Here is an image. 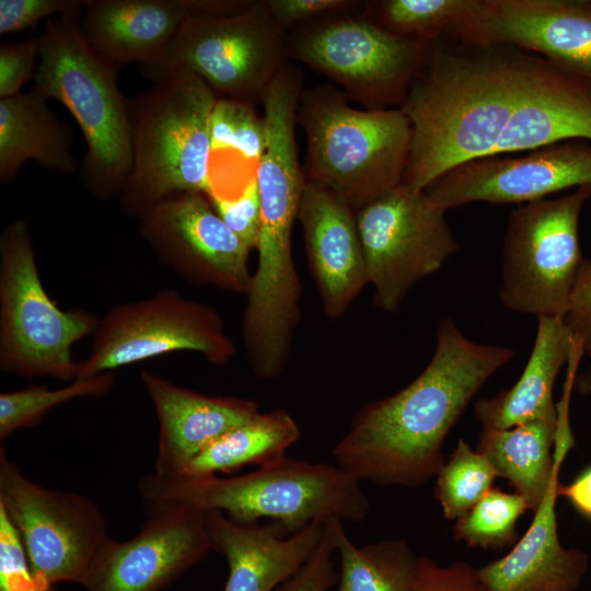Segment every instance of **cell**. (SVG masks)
Segmentation results:
<instances>
[{"label": "cell", "mask_w": 591, "mask_h": 591, "mask_svg": "<svg viewBox=\"0 0 591 591\" xmlns=\"http://www.w3.org/2000/svg\"><path fill=\"white\" fill-rule=\"evenodd\" d=\"M436 338L424 371L395 394L361 406L334 447L335 464L357 480L417 487L436 477L447 436L514 356L509 347L470 339L449 318Z\"/></svg>", "instance_id": "6da1fadb"}, {"label": "cell", "mask_w": 591, "mask_h": 591, "mask_svg": "<svg viewBox=\"0 0 591 591\" xmlns=\"http://www.w3.org/2000/svg\"><path fill=\"white\" fill-rule=\"evenodd\" d=\"M526 58L511 46L433 43L399 107L413 130L406 186L424 190L453 166L493 154L517 104Z\"/></svg>", "instance_id": "7a4b0ae2"}, {"label": "cell", "mask_w": 591, "mask_h": 591, "mask_svg": "<svg viewBox=\"0 0 591 591\" xmlns=\"http://www.w3.org/2000/svg\"><path fill=\"white\" fill-rule=\"evenodd\" d=\"M360 482L336 464L282 457L230 477L211 475L143 476L137 485L146 511L185 508L220 511L240 524L268 519L288 534L332 519L359 522L369 500Z\"/></svg>", "instance_id": "3957f363"}, {"label": "cell", "mask_w": 591, "mask_h": 591, "mask_svg": "<svg viewBox=\"0 0 591 591\" xmlns=\"http://www.w3.org/2000/svg\"><path fill=\"white\" fill-rule=\"evenodd\" d=\"M348 101L332 83L303 89L296 121L306 140L305 181L358 211L403 183L413 130L401 108L359 109Z\"/></svg>", "instance_id": "277c9868"}, {"label": "cell", "mask_w": 591, "mask_h": 591, "mask_svg": "<svg viewBox=\"0 0 591 591\" xmlns=\"http://www.w3.org/2000/svg\"><path fill=\"white\" fill-rule=\"evenodd\" d=\"M33 90L62 103L86 143L81 169L85 189L101 200L118 198L131 171L128 100L117 67L86 40L78 16H55L44 25Z\"/></svg>", "instance_id": "5b68a950"}, {"label": "cell", "mask_w": 591, "mask_h": 591, "mask_svg": "<svg viewBox=\"0 0 591 591\" xmlns=\"http://www.w3.org/2000/svg\"><path fill=\"white\" fill-rule=\"evenodd\" d=\"M218 96L199 77L182 72L128 100L131 171L118 197L140 218L161 201L210 190L209 121Z\"/></svg>", "instance_id": "8992f818"}, {"label": "cell", "mask_w": 591, "mask_h": 591, "mask_svg": "<svg viewBox=\"0 0 591 591\" xmlns=\"http://www.w3.org/2000/svg\"><path fill=\"white\" fill-rule=\"evenodd\" d=\"M100 317L90 310H61L46 292L27 223L16 219L0 234V369L24 378L72 382L71 348L93 335Z\"/></svg>", "instance_id": "52a82bcc"}, {"label": "cell", "mask_w": 591, "mask_h": 591, "mask_svg": "<svg viewBox=\"0 0 591 591\" xmlns=\"http://www.w3.org/2000/svg\"><path fill=\"white\" fill-rule=\"evenodd\" d=\"M287 35L266 0H253L228 14H190L163 55L141 66V72L153 82L190 72L218 97L263 104L271 81L288 62Z\"/></svg>", "instance_id": "ba28073f"}, {"label": "cell", "mask_w": 591, "mask_h": 591, "mask_svg": "<svg viewBox=\"0 0 591 591\" xmlns=\"http://www.w3.org/2000/svg\"><path fill=\"white\" fill-rule=\"evenodd\" d=\"M432 45L395 35L362 10L292 28L287 58L327 77L364 109H390L406 100Z\"/></svg>", "instance_id": "9c48e42d"}, {"label": "cell", "mask_w": 591, "mask_h": 591, "mask_svg": "<svg viewBox=\"0 0 591 591\" xmlns=\"http://www.w3.org/2000/svg\"><path fill=\"white\" fill-rule=\"evenodd\" d=\"M591 186L570 194L518 205L508 216L498 291L509 310L564 318L584 260L579 219Z\"/></svg>", "instance_id": "30bf717a"}, {"label": "cell", "mask_w": 591, "mask_h": 591, "mask_svg": "<svg viewBox=\"0 0 591 591\" xmlns=\"http://www.w3.org/2000/svg\"><path fill=\"white\" fill-rule=\"evenodd\" d=\"M175 351L200 355L213 366L236 352L219 312L174 289L113 305L92 335L90 351L78 361L76 380L89 379Z\"/></svg>", "instance_id": "8fae6325"}, {"label": "cell", "mask_w": 591, "mask_h": 591, "mask_svg": "<svg viewBox=\"0 0 591 591\" xmlns=\"http://www.w3.org/2000/svg\"><path fill=\"white\" fill-rule=\"evenodd\" d=\"M424 190L404 183L356 211L373 303L394 313L410 289L459 250L445 218Z\"/></svg>", "instance_id": "7c38bea8"}, {"label": "cell", "mask_w": 591, "mask_h": 591, "mask_svg": "<svg viewBox=\"0 0 591 591\" xmlns=\"http://www.w3.org/2000/svg\"><path fill=\"white\" fill-rule=\"evenodd\" d=\"M0 509L18 531L34 575L54 586L81 583L109 536L90 498L28 479L0 450Z\"/></svg>", "instance_id": "4fadbf2b"}, {"label": "cell", "mask_w": 591, "mask_h": 591, "mask_svg": "<svg viewBox=\"0 0 591 591\" xmlns=\"http://www.w3.org/2000/svg\"><path fill=\"white\" fill-rule=\"evenodd\" d=\"M139 233L157 258L187 281L248 292L250 248L212 208L204 193L167 198L139 218Z\"/></svg>", "instance_id": "5bb4252c"}, {"label": "cell", "mask_w": 591, "mask_h": 591, "mask_svg": "<svg viewBox=\"0 0 591 591\" xmlns=\"http://www.w3.org/2000/svg\"><path fill=\"white\" fill-rule=\"evenodd\" d=\"M581 186H591V144L568 140L521 157L490 154L448 170L425 189L448 211L466 204H526Z\"/></svg>", "instance_id": "9a60e30c"}, {"label": "cell", "mask_w": 591, "mask_h": 591, "mask_svg": "<svg viewBox=\"0 0 591 591\" xmlns=\"http://www.w3.org/2000/svg\"><path fill=\"white\" fill-rule=\"evenodd\" d=\"M451 36L530 51L591 82L590 0H478Z\"/></svg>", "instance_id": "2e32d148"}, {"label": "cell", "mask_w": 591, "mask_h": 591, "mask_svg": "<svg viewBox=\"0 0 591 591\" xmlns=\"http://www.w3.org/2000/svg\"><path fill=\"white\" fill-rule=\"evenodd\" d=\"M147 514L134 537L104 541L80 584L88 591H158L212 549L205 512L169 508Z\"/></svg>", "instance_id": "e0dca14e"}, {"label": "cell", "mask_w": 591, "mask_h": 591, "mask_svg": "<svg viewBox=\"0 0 591 591\" xmlns=\"http://www.w3.org/2000/svg\"><path fill=\"white\" fill-rule=\"evenodd\" d=\"M297 220L325 314L339 317L369 285L356 211L332 190L305 182Z\"/></svg>", "instance_id": "ac0fdd59"}, {"label": "cell", "mask_w": 591, "mask_h": 591, "mask_svg": "<svg viewBox=\"0 0 591 591\" xmlns=\"http://www.w3.org/2000/svg\"><path fill=\"white\" fill-rule=\"evenodd\" d=\"M591 140V82L528 54L519 97L493 154Z\"/></svg>", "instance_id": "d6986e66"}, {"label": "cell", "mask_w": 591, "mask_h": 591, "mask_svg": "<svg viewBox=\"0 0 591 591\" xmlns=\"http://www.w3.org/2000/svg\"><path fill=\"white\" fill-rule=\"evenodd\" d=\"M140 379L159 422L154 474L160 476L179 475L201 451L259 412L255 401L205 395L147 369Z\"/></svg>", "instance_id": "ffe728a7"}, {"label": "cell", "mask_w": 591, "mask_h": 591, "mask_svg": "<svg viewBox=\"0 0 591 591\" xmlns=\"http://www.w3.org/2000/svg\"><path fill=\"white\" fill-rule=\"evenodd\" d=\"M212 549L228 563L224 591H273L291 578L320 544L326 523L288 534L278 524H240L220 511H206Z\"/></svg>", "instance_id": "44dd1931"}, {"label": "cell", "mask_w": 591, "mask_h": 591, "mask_svg": "<svg viewBox=\"0 0 591 591\" xmlns=\"http://www.w3.org/2000/svg\"><path fill=\"white\" fill-rule=\"evenodd\" d=\"M204 0H84L80 22L89 44L115 67L155 62Z\"/></svg>", "instance_id": "7402d4cb"}, {"label": "cell", "mask_w": 591, "mask_h": 591, "mask_svg": "<svg viewBox=\"0 0 591 591\" xmlns=\"http://www.w3.org/2000/svg\"><path fill=\"white\" fill-rule=\"evenodd\" d=\"M559 482L552 486L524 535L505 556L476 568L490 591H577L588 568V555L561 545L556 520Z\"/></svg>", "instance_id": "603a6c76"}, {"label": "cell", "mask_w": 591, "mask_h": 591, "mask_svg": "<svg viewBox=\"0 0 591 591\" xmlns=\"http://www.w3.org/2000/svg\"><path fill=\"white\" fill-rule=\"evenodd\" d=\"M572 346L564 318L538 317L533 348L520 378L510 389L475 403L482 429H505L557 415L553 389Z\"/></svg>", "instance_id": "cb8c5ba5"}, {"label": "cell", "mask_w": 591, "mask_h": 591, "mask_svg": "<svg viewBox=\"0 0 591 591\" xmlns=\"http://www.w3.org/2000/svg\"><path fill=\"white\" fill-rule=\"evenodd\" d=\"M72 132L48 108L46 99L33 89L0 99V182H11L27 160L40 166L72 174Z\"/></svg>", "instance_id": "d4e9b609"}, {"label": "cell", "mask_w": 591, "mask_h": 591, "mask_svg": "<svg viewBox=\"0 0 591 591\" xmlns=\"http://www.w3.org/2000/svg\"><path fill=\"white\" fill-rule=\"evenodd\" d=\"M557 415L505 429H482L476 450L536 511L553 485L559 467L554 462Z\"/></svg>", "instance_id": "484cf974"}, {"label": "cell", "mask_w": 591, "mask_h": 591, "mask_svg": "<svg viewBox=\"0 0 591 591\" xmlns=\"http://www.w3.org/2000/svg\"><path fill=\"white\" fill-rule=\"evenodd\" d=\"M299 438V425L288 410L258 412L196 455L179 475H211L246 465L263 466L285 457Z\"/></svg>", "instance_id": "4316f807"}, {"label": "cell", "mask_w": 591, "mask_h": 591, "mask_svg": "<svg viewBox=\"0 0 591 591\" xmlns=\"http://www.w3.org/2000/svg\"><path fill=\"white\" fill-rule=\"evenodd\" d=\"M340 571L333 591H415L419 557L402 538L359 547L343 521L329 520Z\"/></svg>", "instance_id": "83f0119b"}, {"label": "cell", "mask_w": 591, "mask_h": 591, "mask_svg": "<svg viewBox=\"0 0 591 591\" xmlns=\"http://www.w3.org/2000/svg\"><path fill=\"white\" fill-rule=\"evenodd\" d=\"M478 0H382L367 2L363 12L389 32L434 43L475 10Z\"/></svg>", "instance_id": "f1b7e54d"}, {"label": "cell", "mask_w": 591, "mask_h": 591, "mask_svg": "<svg viewBox=\"0 0 591 591\" xmlns=\"http://www.w3.org/2000/svg\"><path fill=\"white\" fill-rule=\"evenodd\" d=\"M115 373L106 372L84 380H74L63 387L28 385L0 394V440L22 428L37 425L51 409L80 397H99L111 391Z\"/></svg>", "instance_id": "f546056e"}, {"label": "cell", "mask_w": 591, "mask_h": 591, "mask_svg": "<svg viewBox=\"0 0 591 591\" xmlns=\"http://www.w3.org/2000/svg\"><path fill=\"white\" fill-rule=\"evenodd\" d=\"M497 473L488 459L460 439L436 475L434 496L443 515L456 521L493 487Z\"/></svg>", "instance_id": "4dcf8cb0"}, {"label": "cell", "mask_w": 591, "mask_h": 591, "mask_svg": "<svg viewBox=\"0 0 591 591\" xmlns=\"http://www.w3.org/2000/svg\"><path fill=\"white\" fill-rule=\"evenodd\" d=\"M526 510L529 505L519 494L491 488L455 521L454 537L471 548H503L515 540L518 521Z\"/></svg>", "instance_id": "1f68e13d"}, {"label": "cell", "mask_w": 591, "mask_h": 591, "mask_svg": "<svg viewBox=\"0 0 591 591\" xmlns=\"http://www.w3.org/2000/svg\"><path fill=\"white\" fill-rule=\"evenodd\" d=\"M211 149H234L244 158L256 161L267 143V127L254 104L231 97H218L209 121Z\"/></svg>", "instance_id": "d6a6232c"}, {"label": "cell", "mask_w": 591, "mask_h": 591, "mask_svg": "<svg viewBox=\"0 0 591 591\" xmlns=\"http://www.w3.org/2000/svg\"><path fill=\"white\" fill-rule=\"evenodd\" d=\"M37 578L20 535L0 509V591H54Z\"/></svg>", "instance_id": "836d02e7"}, {"label": "cell", "mask_w": 591, "mask_h": 591, "mask_svg": "<svg viewBox=\"0 0 591 591\" xmlns=\"http://www.w3.org/2000/svg\"><path fill=\"white\" fill-rule=\"evenodd\" d=\"M208 199L228 228L251 251L256 250L262 225V210L255 172L234 198L208 197Z\"/></svg>", "instance_id": "e575fe53"}, {"label": "cell", "mask_w": 591, "mask_h": 591, "mask_svg": "<svg viewBox=\"0 0 591 591\" xmlns=\"http://www.w3.org/2000/svg\"><path fill=\"white\" fill-rule=\"evenodd\" d=\"M84 0H0V34L28 28L49 16H79Z\"/></svg>", "instance_id": "d590c367"}, {"label": "cell", "mask_w": 591, "mask_h": 591, "mask_svg": "<svg viewBox=\"0 0 591 591\" xmlns=\"http://www.w3.org/2000/svg\"><path fill=\"white\" fill-rule=\"evenodd\" d=\"M366 3L357 0H266L273 18L286 31L323 18L360 12Z\"/></svg>", "instance_id": "8d00e7d4"}, {"label": "cell", "mask_w": 591, "mask_h": 591, "mask_svg": "<svg viewBox=\"0 0 591 591\" xmlns=\"http://www.w3.org/2000/svg\"><path fill=\"white\" fill-rule=\"evenodd\" d=\"M40 39L30 37L19 43L0 46V99L20 94L23 85L34 78L39 57Z\"/></svg>", "instance_id": "74e56055"}, {"label": "cell", "mask_w": 591, "mask_h": 591, "mask_svg": "<svg viewBox=\"0 0 591 591\" xmlns=\"http://www.w3.org/2000/svg\"><path fill=\"white\" fill-rule=\"evenodd\" d=\"M415 591H490L477 577L476 568L463 560L442 566L419 557Z\"/></svg>", "instance_id": "f35d334b"}, {"label": "cell", "mask_w": 591, "mask_h": 591, "mask_svg": "<svg viewBox=\"0 0 591 591\" xmlns=\"http://www.w3.org/2000/svg\"><path fill=\"white\" fill-rule=\"evenodd\" d=\"M335 541L329 525L306 563L286 582L279 591H329L337 580L334 564Z\"/></svg>", "instance_id": "ab89813d"}, {"label": "cell", "mask_w": 591, "mask_h": 591, "mask_svg": "<svg viewBox=\"0 0 591 591\" xmlns=\"http://www.w3.org/2000/svg\"><path fill=\"white\" fill-rule=\"evenodd\" d=\"M564 322L583 356L591 358V258H584L581 265Z\"/></svg>", "instance_id": "60d3db41"}, {"label": "cell", "mask_w": 591, "mask_h": 591, "mask_svg": "<svg viewBox=\"0 0 591 591\" xmlns=\"http://www.w3.org/2000/svg\"><path fill=\"white\" fill-rule=\"evenodd\" d=\"M557 495L567 498L579 512L591 518V467L582 472L570 484H559Z\"/></svg>", "instance_id": "b9f144b4"}, {"label": "cell", "mask_w": 591, "mask_h": 591, "mask_svg": "<svg viewBox=\"0 0 591 591\" xmlns=\"http://www.w3.org/2000/svg\"><path fill=\"white\" fill-rule=\"evenodd\" d=\"M572 390L582 396L591 398V366H589L580 374H576Z\"/></svg>", "instance_id": "7bdbcfd3"}]
</instances>
